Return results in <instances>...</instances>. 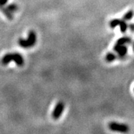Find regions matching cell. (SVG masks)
I'll use <instances>...</instances> for the list:
<instances>
[{"mask_svg":"<svg viewBox=\"0 0 134 134\" xmlns=\"http://www.w3.org/2000/svg\"><path fill=\"white\" fill-rule=\"evenodd\" d=\"M0 10L2 11V13H3L9 20L12 21V20L13 19V18H14L13 14L11 13L10 11L7 8L4 7V6H0Z\"/></svg>","mask_w":134,"mask_h":134,"instance_id":"6","label":"cell"},{"mask_svg":"<svg viewBox=\"0 0 134 134\" xmlns=\"http://www.w3.org/2000/svg\"><path fill=\"white\" fill-rule=\"evenodd\" d=\"M133 90H134V88H133Z\"/></svg>","mask_w":134,"mask_h":134,"instance_id":"16","label":"cell"},{"mask_svg":"<svg viewBox=\"0 0 134 134\" xmlns=\"http://www.w3.org/2000/svg\"><path fill=\"white\" fill-rule=\"evenodd\" d=\"M8 0H0V6H4L7 4Z\"/></svg>","mask_w":134,"mask_h":134,"instance_id":"13","label":"cell"},{"mask_svg":"<svg viewBox=\"0 0 134 134\" xmlns=\"http://www.w3.org/2000/svg\"><path fill=\"white\" fill-rule=\"evenodd\" d=\"M133 51H134V44H133Z\"/></svg>","mask_w":134,"mask_h":134,"instance_id":"15","label":"cell"},{"mask_svg":"<svg viewBox=\"0 0 134 134\" xmlns=\"http://www.w3.org/2000/svg\"><path fill=\"white\" fill-rule=\"evenodd\" d=\"M134 16V12L133 10H129L127 13H126L125 14H124L123 17H122V19L124 21H130Z\"/></svg>","mask_w":134,"mask_h":134,"instance_id":"10","label":"cell"},{"mask_svg":"<svg viewBox=\"0 0 134 134\" xmlns=\"http://www.w3.org/2000/svg\"><path fill=\"white\" fill-rule=\"evenodd\" d=\"M25 40H26L28 48H31L34 46L36 43V41H37V36H36V32L34 30L30 31L28 33L27 38L25 39Z\"/></svg>","mask_w":134,"mask_h":134,"instance_id":"5","label":"cell"},{"mask_svg":"<svg viewBox=\"0 0 134 134\" xmlns=\"http://www.w3.org/2000/svg\"><path fill=\"white\" fill-rule=\"evenodd\" d=\"M108 127L111 131L120 133H127L129 131V127L125 124H120L116 122H111L108 125Z\"/></svg>","mask_w":134,"mask_h":134,"instance_id":"2","label":"cell"},{"mask_svg":"<svg viewBox=\"0 0 134 134\" xmlns=\"http://www.w3.org/2000/svg\"><path fill=\"white\" fill-rule=\"evenodd\" d=\"M117 58V56L116 55V54L114 53H111V52H109L108 54L105 55V60L108 62H111L114 61Z\"/></svg>","mask_w":134,"mask_h":134,"instance_id":"9","label":"cell"},{"mask_svg":"<svg viewBox=\"0 0 134 134\" xmlns=\"http://www.w3.org/2000/svg\"><path fill=\"white\" fill-rule=\"evenodd\" d=\"M131 42V39L129 37H127V36H124L120 38H119L118 41H116V44H129Z\"/></svg>","mask_w":134,"mask_h":134,"instance_id":"7","label":"cell"},{"mask_svg":"<svg viewBox=\"0 0 134 134\" xmlns=\"http://www.w3.org/2000/svg\"><path fill=\"white\" fill-rule=\"evenodd\" d=\"M11 61L15 62L16 65L19 66H22L24 64V58L19 53H6L2 58L1 62L3 65H8Z\"/></svg>","mask_w":134,"mask_h":134,"instance_id":"1","label":"cell"},{"mask_svg":"<svg viewBox=\"0 0 134 134\" xmlns=\"http://www.w3.org/2000/svg\"><path fill=\"white\" fill-rule=\"evenodd\" d=\"M118 26L120 27V32L122 33H125V32H127V28H128V24H127L125 21H124L123 19H121V21L120 22V24H119Z\"/></svg>","mask_w":134,"mask_h":134,"instance_id":"8","label":"cell"},{"mask_svg":"<svg viewBox=\"0 0 134 134\" xmlns=\"http://www.w3.org/2000/svg\"><path fill=\"white\" fill-rule=\"evenodd\" d=\"M121 21V19H114L111 20L109 21V25L111 28H114L118 26L119 24H120V22Z\"/></svg>","mask_w":134,"mask_h":134,"instance_id":"11","label":"cell"},{"mask_svg":"<svg viewBox=\"0 0 134 134\" xmlns=\"http://www.w3.org/2000/svg\"><path fill=\"white\" fill-rule=\"evenodd\" d=\"M128 27H129V30H131V32H134V23H130V24L128 25Z\"/></svg>","mask_w":134,"mask_h":134,"instance_id":"14","label":"cell"},{"mask_svg":"<svg viewBox=\"0 0 134 134\" xmlns=\"http://www.w3.org/2000/svg\"><path fill=\"white\" fill-rule=\"evenodd\" d=\"M8 9L12 13H15L16 11H17L18 10V5H16V4H14V3H13V4H8V5L6 6Z\"/></svg>","mask_w":134,"mask_h":134,"instance_id":"12","label":"cell"},{"mask_svg":"<svg viewBox=\"0 0 134 134\" xmlns=\"http://www.w3.org/2000/svg\"><path fill=\"white\" fill-rule=\"evenodd\" d=\"M64 103L62 101H60L55 105L54 109H53V113H52V117L55 120H58L60 117L62 116L63 113L64 109Z\"/></svg>","mask_w":134,"mask_h":134,"instance_id":"3","label":"cell"},{"mask_svg":"<svg viewBox=\"0 0 134 134\" xmlns=\"http://www.w3.org/2000/svg\"><path fill=\"white\" fill-rule=\"evenodd\" d=\"M114 50L118 53V56L120 57V58H125L127 53V47L125 46V44H115L114 47Z\"/></svg>","mask_w":134,"mask_h":134,"instance_id":"4","label":"cell"}]
</instances>
